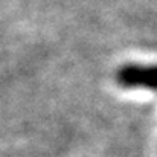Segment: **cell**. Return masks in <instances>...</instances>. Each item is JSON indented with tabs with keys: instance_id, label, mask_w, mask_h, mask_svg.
Masks as SVG:
<instances>
[{
	"instance_id": "1",
	"label": "cell",
	"mask_w": 157,
	"mask_h": 157,
	"mask_svg": "<svg viewBox=\"0 0 157 157\" xmlns=\"http://www.w3.org/2000/svg\"><path fill=\"white\" fill-rule=\"evenodd\" d=\"M119 82L125 87H145L153 82V70L142 66H130L119 73Z\"/></svg>"
}]
</instances>
